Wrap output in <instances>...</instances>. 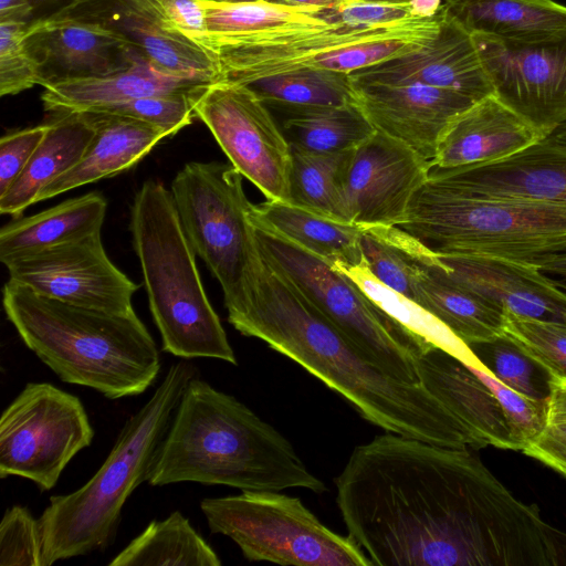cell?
<instances>
[{"label":"cell","instance_id":"obj_7","mask_svg":"<svg viewBox=\"0 0 566 566\" xmlns=\"http://www.w3.org/2000/svg\"><path fill=\"white\" fill-rule=\"evenodd\" d=\"M434 253L526 263L566 252V203L460 195L426 181L397 226Z\"/></svg>","mask_w":566,"mask_h":566},{"label":"cell","instance_id":"obj_54","mask_svg":"<svg viewBox=\"0 0 566 566\" xmlns=\"http://www.w3.org/2000/svg\"><path fill=\"white\" fill-rule=\"evenodd\" d=\"M548 136L555 138V139H558V140H563V142H566V124L562 125L560 127L556 128L552 134H549Z\"/></svg>","mask_w":566,"mask_h":566},{"label":"cell","instance_id":"obj_48","mask_svg":"<svg viewBox=\"0 0 566 566\" xmlns=\"http://www.w3.org/2000/svg\"><path fill=\"white\" fill-rule=\"evenodd\" d=\"M522 452L553 470L566 469V423H547L541 436Z\"/></svg>","mask_w":566,"mask_h":566},{"label":"cell","instance_id":"obj_13","mask_svg":"<svg viewBox=\"0 0 566 566\" xmlns=\"http://www.w3.org/2000/svg\"><path fill=\"white\" fill-rule=\"evenodd\" d=\"M230 164L266 198L290 202L292 147L266 104L247 85L218 81L195 103Z\"/></svg>","mask_w":566,"mask_h":566},{"label":"cell","instance_id":"obj_37","mask_svg":"<svg viewBox=\"0 0 566 566\" xmlns=\"http://www.w3.org/2000/svg\"><path fill=\"white\" fill-rule=\"evenodd\" d=\"M354 281L376 304L402 325L434 345L450 352L464 363L481 368L469 346L441 321L409 297L381 283L365 262L349 268L334 265Z\"/></svg>","mask_w":566,"mask_h":566},{"label":"cell","instance_id":"obj_60","mask_svg":"<svg viewBox=\"0 0 566 566\" xmlns=\"http://www.w3.org/2000/svg\"><path fill=\"white\" fill-rule=\"evenodd\" d=\"M270 1H275V0H270Z\"/></svg>","mask_w":566,"mask_h":566},{"label":"cell","instance_id":"obj_5","mask_svg":"<svg viewBox=\"0 0 566 566\" xmlns=\"http://www.w3.org/2000/svg\"><path fill=\"white\" fill-rule=\"evenodd\" d=\"M185 359L170 366L150 399L125 422L95 474L80 489L50 497L39 517L42 566L106 549L122 510L147 481L156 451L197 367Z\"/></svg>","mask_w":566,"mask_h":566},{"label":"cell","instance_id":"obj_3","mask_svg":"<svg viewBox=\"0 0 566 566\" xmlns=\"http://www.w3.org/2000/svg\"><path fill=\"white\" fill-rule=\"evenodd\" d=\"M242 491H326L292 444L235 397L195 376L187 384L147 475Z\"/></svg>","mask_w":566,"mask_h":566},{"label":"cell","instance_id":"obj_30","mask_svg":"<svg viewBox=\"0 0 566 566\" xmlns=\"http://www.w3.org/2000/svg\"><path fill=\"white\" fill-rule=\"evenodd\" d=\"M249 217L283 235L332 266H355L364 262L361 227L279 200L253 205Z\"/></svg>","mask_w":566,"mask_h":566},{"label":"cell","instance_id":"obj_39","mask_svg":"<svg viewBox=\"0 0 566 566\" xmlns=\"http://www.w3.org/2000/svg\"><path fill=\"white\" fill-rule=\"evenodd\" d=\"M468 346L483 366L480 370L528 398L548 400L549 374L506 335Z\"/></svg>","mask_w":566,"mask_h":566},{"label":"cell","instance_id":"obj_25","mask_svg":"<svg viewBox=\"0 0 566 566\" xmlns=\"http://www.w3.org/2000/svg\"><path fill=\"white\" fill-rule=\"evenodd\" d=\"M83 113L95 128L92 142L72 169L43 188L36 202L118 175L135 166L168 137L163 129L139 119L98 112Z\"/></svg>","mask_w":566,"mask_h":566},{"label":"cell","instance_id":"obj_44","mask_svg":"<svg viewBox=\"0 0 566 566\" xmlns=\"http://www.w3.org/2000/svg\"><path fill=\"white\" fill-rule=\"evenodd\" d=\"M29 24L0 22V95H15L39 84L38 69L25 43Z\"/></svg>","mask_w":566,"mask_h":566},{"label":"cell","instance_id":"obj_43","mask_svg":"<svg viewBox=\"0 0 566 566\" xmlns=\"http://www.w3.org/2000/svg\"><path fill=\"white\" fill-rule=\"evenodd\" d=\"M0 566H42L39 518L24 505L14 504L2 516Z\"/></svg>","mask_w":566,"mask_h":566},{"label":"cell","instance_id":"obj_32","mask_svg":"<svg viewBox=\"0 0 566 566\" xmlns=\"http://www.w3.org/2000/svg\"><path fill=\"white\" fill-rule=\"evenodd\" d=\"M206 35L219 40L325 29L335 23L332 8L293 7L270 0L226 2L201 0Z\"/></svg>","mask_w":566,"mask_h":566},{"label":"cell","instance_id":"obj_26","mask_svg":"<svg viewBox=\"0 0 566 566\" xmlns=\"http://www.w3.org/2000/svg\"><path fill=\"white\" fill-rule=\"evenodd\" d=\"M211 84L169 73L144 60L107 76L75 78L44 85L41 101L50 114L87 112L104 105L151 95H200Z\"/></svg>","mask_w":566,"mask_h":566},{"label":"cell","instance_id":"obj_17","mask_svg":"<svg viewBox=\"0 0 566 566\" xmlns=\"http://www.w3.org/2000/svg\"><path fill=\"white\" fill-rule=\"evenodd\" d=\"M39 85L99 77L147 60L122 33L78 17L53 13L33 20L25 33Z\"/></svg>","mask_w":566,"mask_h":566},{"label":"cell","instance_id":"obj_47","mask_svg":"<svg viewBox=\"0 0 566 566\" xmlns=\"http://www.w3.org/2000/svg\"><path fill=\"white\" fill-rule=\"evenodd\" d=\"M164 18L180 33L195 40L207 32L201 0H153Z\"/></svg>","mask_w":566,"mask_h":566},{"label":"cell","instance_id":"obj_2","mask_svg":"<svg viewBox=\"0 0 566 566\" xmlns=\"http://www.w3.org/2000/svg\"><path fill=\"white\" fill-rule=\"evenodd\" d=\"M226 308L238 332L301 365L370 423L438 446L482 449L422 384L395 379L373 364L261 251L254 237L242 292Z\"/></svg>","mask_w":566,"mask_h":566},{"label":"cell","instance_id":"obj_41","mask_svg":"<svg viewBox=\"0 0 566 566\" xmlns=\"http://www.w3.org/2000/svg\"><path fill=\"white\" fill-rule=\"evenodd\" d=\"M200 95H151L104 105L87 112L139 119L163 129L169 137L188 126L196 117L195 103Z\"/></svg>","mask_w":566,"mask_h":566},{"label":"cell","instance_id":"obj_49","mask_svg":"<svg viewBox=\"0 0 566 566\" xmlns=\"http://www.w3.org/2000/svg\"><path fill=\"white\" fill-rule=\"evenodd\" d=\"M35 9L31 0H0V22L30 24Z\"/></svg>","mask_w":566,"mask_h":566},{"label":"cell","instance_id":"obj_12","mask_svg":"<svg viewBox=\"0 0 566 566\" xmlns=\"http://www.w3.org/2000/svg\"><path fill=\"white\" fill-rule=\"evenodd\" d=\"M93 438L78 397L49 382H29L0 418V478L20 476L50 491Z\"/></svg>","mask_w":566,"mask_h":566},{"label":"cell","instance_id":"obj_18","mask_svg":"<svg viewBox=\"0 0 566 566\" xmlns=\"http://www.w3.org/2000/svg\"><path fill=\"white\" fill-rule=\"evenodd\" d=\"M427 181L471 197L566 203V142L546 136L501 159L452 168L430 166Z\"/></svg>","mask_w":566,"mask_h":566},{"label":"cell","instance_id":"obj_24","mask_svg":"<svg viewBox=\"0 0 566 566\" xmlns=\"http://www.w3.org/2000/svg\"><path fill=\"white\" fill-rule=\"evenodd\" d=\"M545 137L492 94L476 101L453 119L430 166L452 168L496 160Z\"/></svg>","mask_w":566,"mask_h":566},{"label":"cell","instance_id":"obj_55","mask_svg":"<svg viewBox=\"0 0 566 566\" xmlns=\"http://www.w3.org/2000/svg\"><path fill=\"white\" fill-rule=\"evenodd\" d=\"M346 1H371V2H408L409 0H346Z\"/></svg>","mask_w":566,"mask_h":566},{"label":"cell","instance_id":"obj_45","mask_svg":"<svg viewBox=\"0 0 566 566\" xmlns=\"http://www.w3.org/2000/svg\"><path fill=\"white\" fill-rule=\"evenodd\" d=\"M49 129V123L14 130L0 139V196L23 172Z\"/></svg>","mask_w":566,"mask_h":566},{"label":"cell","instance_id":"obj_59","mask_svg":"<svg viewBox=\"0 0 566 566\" xmlns=\"http://www.w3.org/2000/svg\"><path fill=\"white\" fill-rule=\"evenodd\" d=\"M214 1H221V0H214Z\"/></svg>","mask_w":566,"mask_h":566},{"label":"cell","instance_id":"obj_31","mask_svg":"<svg viewBox=\"0 0 566 566\" xmlns=\"http://www.w3.org/2000/svg\"><path fill=\"white\" fill-rule=\"evenodd\" d=\"M471 34L527 40L566 33V7L554 0H443Z\"/></svg>","mask_w":566,"mask_h":566},{"label":"cell","instance_id":"obj_14","mask_svg":"<svg viewBox=\"0 0 566 566\" xmlns=\"http://www.w3.org/2000/svg\"><path fill=\"white\" fill-rule=\"evenodd\" d=\"M472 35L493 95L545 136L566 124V33L527 40Z\"/></svg>","mask_w":566,"mask_h":566},{"label":"cell","instance_id":"obj_11","mask_svg":"<svg viewBox=\"0 0 566 566\" xmlns=\"http://www.w3.org/2000/svg\"><path fill=\"white\" fill-rule=\"evenodd\" d=\"M242 178L231 164L191 161L170 187L186 237L219 282L226 307L242 292L253 245Z\"/></svg>","mask_w":566,"mask_h":566},{"label":"cell","instance_id":"obj_29","mask_svg":"<svg viewBox=\"0 0 566 566\" xmlns=\"http://www.w3.org/2000/svg\"><path fill=\"white\" fill-rule=\"evenodd\" d=\"M107 201L88 192L29 217L13 218L0 230V261L38 252L99 232Z\"/></svg>","mask_w":566,"mask_h":566},{"label":"cell","instance_id":"obj_1","mask_svg":"<svg viewBox=\"0 0 566 566\" xmlns=\"http://www.w3.org/2000/svg\"><path fill=\"white\" fill-rule=\"evenodd\" d=\"M336 503L371 566H565L566 532L470 448L386 431L357 446Z\"/></svg>","mask_w":566,"mask_h":566},{"label":"cell","instance_id":"obj_53","mask_svg":"<svg viewBox=\"0 0 566 566\" xmlns=\"http://www.w3.org/2000/svg\"><path fill=\"white\" fill-rule=\"evenodd\" d=\"M31 1H32L33 6H34L35 10L39 9L40 7L57 6V10L55 11V12H57L59 10H61L64 7L69 6L74 0H31Z\"/></svg>","mask_w":566,"mask_h":566},{"label":"cell","instance_id":"obj_9","mask_svg":"<svg viewBox=\"0 0 566 566\" xmlns=\"http://www.w3.org/2000/svg\"><path fill=\"white\" fill-rule=\"evenodd\" d=\"M261 251L378 368L421 384L418 357L434 345L390 316L327 261L249 217Z\"/></svg>","mask_w":566,"mask_h":566},{"label":"cell","instance_id":"obj_40","mask_svg":"<svg viewBox=\"0 0 566 566\" xmlns=\"http://www.w3.org/2000/svg\"><path fill=\"white\" fill-rule=\"evenodd\" d=\"M504 335L551 376V385L566 386V324L515 315L504 310Z\"/></svg>","mask_w":566,"mask_h":566},{"label":"cell","instance_id":"obj_56","mask_svg":"<svg viewBox=\"0 0 566 566\" xmlns=\"http://www.w3.org/2000/svg\"><path fill=\"white\" fill-rule=\"evenodd\" d=\"M556 471L558 474H560L564 479H566V469H556L554 470Z\"/></svg>","mask_w":566,"mask_h":566},{"label":"cell","instance_id":"obj_23","mask_svg":"<svg viewBox=\"0 0 566 566\" xmlns=\"http://www.w3.org/2000/svg\"><path fill=\"white\" fill-rule=\"evenodd\" d=\"M420 382L473 433L482 448L517 450L504 411L473 367L432 345L417 359Z\"/></svg>","mask_w":566,"mask_h":566},{"label":"cell","instance_id":"obj_52","mask_svg":"<svg viewBox=\"0 0 566 566\" xmlns=\"http://www.w3.org/2000/svg\"><path fill=\"white\" fill-rule=\"evenodd\" d=\"M343 1L344 0H275L274 2L293 7L334 8Z\"/></svg>","mask_w":566,"mask_h":566},{"label":"cell","instance_id":"obj_8","mask_svg":"<svg viewBox=\"0 0 566 566\" xmlns=\"http://www.w3.org/2000/svg\"><path fill=\"white\" fill-rule=\"evenodd\" d=\"M444 9L431 18L219 40L195 39L219 65L220 81L247 85L258 78L311 67L352 73L426 46L438 33Z\"/></svg>","mask_w":566,"mask_h":566},{"label":"cell","instance_id":"obj_15","mask_svg":"<svg viewBox=\"0 0 566 566\" xmlns=\"http://www.w3.org/2000/svg\"><path fill=\"white\" fill-rule=\"evenodd\" d=\"M9 280L65 303L112 313H133L139 285L108 258L101 231L12 258L2 263Z\"/></svg>","mask_w":566,"mask_h":566},{"label":"cell","instance_id":"obj_6","mask_svg":"<svg viewBox=\"0 0 566 566\" xmlns=\"http://www.w3.org/2000/svg\"><path fill=\"white\" fill-rule=\"evenodd\" d=\"M129 230L163 350L182 359L206 357L237 365L171 191L163 182L146 180L135 193Z\"/></svg>","mask_w":566,"mask_h":566},{"label":"cell","instance_id":"obj_57","mask_svg":"<svg viewBox=\"0 0 566 566\" xmlns=\"http://www.w3.org/2000/svg\"><path fill=\"white\" fill-rule=\"evenodd\" d=\"M226 2H249V1H256V0H221Z\"/></svg>","mask_w":566,"mask_h":566},{"label":"cell","instance_id":"obj_20","mask_svg":"<svg viewBox=\"0 0 566 566\" xmlns=\"http://www.w3.org/2000/svg\"><path fill=\"white\" fill-rule=\"evenodd\" d=\"M354 84L358 105L376 130L429 161L449 125L476 102L455 91L422 84Z\"/></svg>","mask_w":566,"mask_h":566},{"label":"cell","instance_id":"obj_50","mask_svg":"<svg viewBox=\"0 0 566 566\" xmlns=\"http://www.w3.org/2000/svg\"><path fill=\"white\" fill-rule=\"evenodd\" d=\"M539 271L566 277V252L545 254L534 260Z\"/></svg>","mask_w":566,"mask_h":566},{"label":"cell","instance_id":"obj_35","mask_svg":"<svg viewBox=\"0 0 566 566\" xmlns=\"http://www.w3.org/2000/svg\"><path fill=\"white\" fill-rule=\"evenodd\" d=\"M247 86L266 105L282 106L287 111L358 104L350 74L338 71L297 69L258 78Z\"/></svg>","mask_w":566,"mask_h":566},{"label":"cell","instance_id":"obj_46","mask_svg":"<svg viewBox=\"0 0 566 566\" xmlns=\"http://www.w3.org/2000/svg\"><path fill=\"white\" fill-rule=\"evenodd\" d=\"M336 23L374 27L397 23L410 18L409 2L346 1L333 8Z\"/></svg>","mask_w":566,"mask_h":566},{"label":"cell","instance_id":"obj_10","mask_svg":"<svg viewBox=\"0 0 566 566\" xmlns=\"http://www.w3.org/2000/svg\"><path fill=\"white\" fill-rule=\"evenodd\" d=\"M200 510L210 532L231 538L250 562L371 566L356 542L326 527L297 497L275 491H242L203 499Z\"/></svg>","mask_w":566,"mask_h":566},{"label":"cell","instance_id":"obj_4","mask_svg":"<svg viewBox=\"0 0 566 566\" xmlns=\"http://www.w3.org/2000/svg\"><path fill=\"white\" fill-rule=\"evenodd\" d=\"M2 304L24 345L64 382L120 399L143 394L158 377V347L135 312L65 303L10 280Z\"/></svg>","mask_w":566,"mask_h":566},{"label":"cell","instance_id":"obj_58","mask_svg":"<svg viewBox=\"0 0 566 566\" xmlns=\"http://www.w3.org/2000/svg\"><path fill=\"white\" fill-rule=\"evenodd\" d=\"M562 285L564 286V289L566 290V285L562 283Z\"/></svg>","mask_w":566,"mask_h":566},{"label":"cell","instance_id":"obj_38","mask_svg":"<svg viewBox=\"0 0 566 566\" xmlns=\"http://www.w3.org/2000/svg\"><path fill=\"white\" fill-rule=\"evenodd\" d=\"M360 249L381 283L413 301V280L426 245L397 226H369L361 227Z\"/></svg>","mask_w":566,"mask_h":566},{"label":"cell","instance_id":"obj_22","mask_svg":"<svg viewBox=\"0 0 566 566\" xmlns=\"http://www.w3.org/2000/svg\"><path fill=\"white\" fill-rule=\"evenodd\" d=\"M459 284L515 315L566 324V290L532 264L474 253H436Z\"/></svg>","mask_w":566,"mask_h":566},{"label":"cell","instance_id":"obj_51","mask_svg":"<svg viewBox=\"0 0 566 566\" xmlns=\"http://www.w3.org/2000/svg\"><path fill=\"white\" fill-rule=\"evenodd\" d=\"M408 2L411 14L417 18L434 17L443 7V0H409Z\"/></svg>","mask_w":566,"mask_h":566},{"label":"cell","instance_id":"obj_33","mask_svg":"<svg viewBox=\"0 0 566 566\" xmlns=\"http://www.w3.org/2000/svg\"><path fill=\"white\" fill-rule=\"evenodd\" d=\"M108 565L220 566L221 560L189 520L174 511L161 521H151Z\"/></svg>","mask_w":566,"mask_h":566},{"label":"cell","instance_id":"obj_19","mask_svg":"<svg viewBox=\"0 0 566 566\" xmlns=\"http://www.w3.org/2000/svg\"><path fill=\"white\" fill-rule=\"evenodd\" d=\"M55 13L91 20L122 33L164 71L211 83L220 81L216 57L177 31L153 0H74Z\"/></svg>","mask_w":566,"mask_h":566},{"label":"cell","instance_id":"obj_28","mask_svg":"<svg viewBox=\"0 0 566 566\" xmlns=\"http://www.w3.org/2000/svg\"><path fill=\"white\" fill-rule=\"evenodd\" d=\"M49 129L23 172L0 196V212L19 218L36 202L44 187L72 169L95 135L83 112L51 114Z\"/></svg>","mask_w":566,"mask_h":566},{"label":"cell","instance_id":"obj_21","mask_svg":"<svg viewBox=\"0 0 566 566\" xmlns=\"http://www.w3.org/2000/svg\"><path fill=\"white\" fill-rule=\"evenodd\" d=\"M444 9L437 35L415 52L349 73L355 83L422 84L479 101L493 94L473 35Z\"/></svg>","mask_w":566,"mask_h":566},{"label":"cell","instance_id":"obj_16","mask_svg":"<svg viewBox=\"0 0 566 566\" xmlns=\"http://www.w3.org/2000/svg\"><path fill=\"white\" fill-rule=\"evenodd\" d=\"M429 168L430 161L409 146L376 132L348 158L344 195L350 222L361 227L403 223Z\"/></svg>","mask_w":566,"mask_h":566},{"label":"cell","instance_id":"obj_42","mask_svg":"<svg viewBox=\"0 0 566 566\" xmlns=\"http://www.w3.org/2000/svg\"><path fill=\"white\" fill-rule=\"evenodd\" d=\"M473 369L491 388L499 400L517 450L522 451L545 430L548 423L547 400L528 398L506 387L488 371L475 367Z\"/></svg>","mask_w":566,"mask_h":566},{"label":"cell","instance_id":"obj_27","mask_svg":"<svg viewBox=\"0 0 566 566\" xmlns=\"http://www.w3.org/2000/svg\"><path fill=\"white\" fill-rule=\"evenodd\" d=\"M413 301L467 345L504 334V310L455 282L430 249L419 262L413 280Z\"/></svg>","mask_w":566,"mask_h":566},{"label":"cell","instance_id":"obj_36","mask_svg":"<svg viewBox=\"0 0 566 566\" xmlns=\"http://www.w3.org/2000/svg\"><path fill=\"white\" fill-rule=\"evenodd\" d=\"M350 151L314 154L292 148L289 203L352 223L344 195Z\"/></svg>","mask_w":566,"mask_h":566},{"label":"cell","instance_id":"obj_34","mask_svg":"<svg viewBox=\"0 0 566 566\" xmlns=\"http://www.w3.org/2000/svg\"><path fill=\"white\" fill-rule=\"evenodd\" d=\"M376 132L356 103L291 109L283 124L292 148L314 154L352 150Z\"/></svg>","mask_w":566,"mask_h":566}]
</instances>
